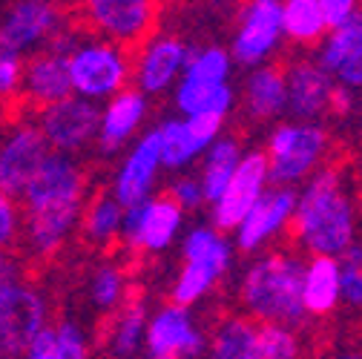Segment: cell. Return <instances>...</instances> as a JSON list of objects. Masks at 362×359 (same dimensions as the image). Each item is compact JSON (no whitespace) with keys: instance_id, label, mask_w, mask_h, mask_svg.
<instances>
[{"instance_id":"cell-1","label":"cell","mask_w":362,"mask_h":359,"mask_svg":"<svg viewBox=\"0 0 362 359\" xmlns=\"http://www.w3.org/2000/svg\"><path fill=\"white\" fill-rule=\"evenodd\" d=\"M305 267L299 259L270 253L247 267L242 302L264 325H299L305 319Z\"/></svg>"},{"instance_id":"cell-2","label":"cell","mask_w":362,"mask_h":359,"mask_svg":"<svg viewBox=\"0 0 362 359\" xmlns=\"http://www.w3.org/2000/svg\"><path fill=\"white\" fill-rule=\"evenodd\" d=\"M296 236L313 256H342L354 247V213L334 170H322L299 196Z\"/></svg>"},{"instance_id":"cell-3","label":"cell","mask_w":362,"mask_h":359,"mask_svg":"<svg viewBox=\"0 0 362 359\" xmlns=\"http://www.w3.org/2000/svg\"><path fill=\"white\" fill-rule=\"evenodd\" d=\"M325 150V129L316 124H282L267 144L270 182L291 184L313 170Z\"/></svg>"},{"instance_id":"cell-4","label":"cell","mask_w":362,"mask_h":359,"mask_svg":"<svg viewBox=\"0 0 362 359\" xmlns=\"http://www.w3.org/2000/svg\"><path fill=\"white\" fill-rule=\"evenodd\" d=\"M43 299L18 282L0 285V336H4V359H18L32 351L43 328Z\"/></svg>"},{"instance_id":"cell-5","label":"cell","mask_w":362,"mask_h":359,"mask_svg":"<svg viewBox=\"0 0 362 359\" xmlns=\"http://www.w3.org/2000/svg\"><path fill=\"white\" fill-rule=\"evenodd\" d=\"M49 155L52 144L40 132V126L18 124L15 129H9L4 150H0V187H4V196H23Z\"/></svg>"},{"instance_id":"cell-6","label":"cell","mask_w":362,"mask_h":359,"mask_svg":"<svg viewBox=\"0 0 362 359\" xmlns=\"http://www.w3.org/2000/svg\"><path fill=\"white\" fill-rule=\"evenodd\" d=\"M270 178V164L267 155L262 153H247L236 170V175L230 178L224 196L216 201L213 210V221L216 230H239L245 218L250 216V210L259 204V199L264 196V182Z\"/></svg>"},{"instance_id":"cell-7","label":"cell","mask_w":362,"mask_h":359,"mask_svg":"<svg viewBox=\"0 0 362 359\" xmlns=\"http://www.w3.org/2000/svg\"><path fill=\"white\" fill-rule=\"evenodd\" d=\"M72 86L86 98H101L118 93L127 78V61L112 43H81V49L69 58Z\"/></svg>"},{"instance_id":"cell-8","label":"cell","mask_w":362,"mask_h":359,"mask_svg":"<svg viewBox=\"0 0 362 359\" xmlns=\"http://www.w3.org/2000/svg\"><path fill=\"white\" fill-rule=\"evenodd\" d=\"M37 126L47 136V141L55 147V153H72L83 147L95 132H101V115L89 101L69 98L64 104H52L47 110H40Z\"/></svg>"},{"instance_id":"cell-9","label":"cell","mask_w":362,"mask_h":359,"mask_svg":"<svg viewBox=\"0 0 362 359\" xmlns=\"http://www.w3.org/2000/svg\"><path fill=\"white\" fill-rule=\"evenodd\" d=\"M58 15L52 4L43 0H15L4 6V20H0V49L21 55L23 49L35 47L37 40L52 37L58 26Z\"/></svg>"},{"instance_id":"cell-10","label":"cell","mask_w":362,"mask_h":359,"mask_svg":"<svg viewBox=\"0 0 362 359\" xmlns=\"http://www.w3.org/2000/svg\"><path fill=\"white\" fill-rule=\"evenodd\" d=\"M285 81H288V110L293 112V118H299V124H308L331 112L337 83L320 64L296 61L288 66Z\"/></svg>"},{"instance_id":"cell-11","label":"cell","mask_w":362,"mask_h":359,"mask_svg":"<svg viewBox=\"0 0 362 359\" xmlns=\"http://www.w3.org/2000/svg\"><path fill=\"white\" fill-rule=\"evenodd\" d=\"M282 32H285V4H276V0H253L245 9L242 29L233 40V52L245 66L259 64L276 47Z\"/></svg>"},{"instance_id":"cell-12","label":"cell","mask_w":362,"mask_h":359,"mask_svg":"<svg viewBox=\"0 0 362 359\" xmlns=\"http://www.w3.org/2000/svg\"><path fill=\"white\" fill-rule=\"evenodd\" d=\"M181 224V207L173 199H153L124 213V239L144 250H161Z\"/></svg>"},{"instance_id":"cell-13","label":"cell","mask_w":362,"mask_h":359,"mask_svg":"<svg viewBox=\"0 0 362 359\" xmlns=\"http://www.w3.org/2000/svg\"><path fill=\"white\" fill-rule=\"evenodd\" d=\"M204 348V336L193 328L185 307H164L147 328V359H187Z\"/></svg>"},{"instance_id":"cell-14","label":"cell","mask_w":362,"mask_h":359,"mask_svg":"<svg viewBox=\"0 0 362 359\" xmlns=\"http://www.w3.org/2000/svg\"><path fill=\"white\" fill-rule=\"evenodd\" d=\"M81 196H83V178L78 164L64 153H52L47 164L40 167V172L32 178V184L26 187L23 207L37 210L64 201H81Z\"/></svg>"},{"instance_id":"cell-15","label":"cell","mask_w":362,"mask_h":359,"mask_svg":"<svg viewBox=\"0 0 362 359\" xmlns=\"http://www.w3.org/2000/svg\"><path fill=\"white\" fill-rule=\"evenodd\" d=\"M89 20L112 40L132 47L150 32L156 20V6L147 0H93Z\"/></svg>"},{"instance_id":"cell-16","label":"cell","mask_w":362,"mask_h":359,"mask_svg":"<svg viewBox=\"0 0 362 359\" xmlns=\"http://www.w3.org/2000/svg\"><path fill=\"white\" fill-rule=\"evenodd\" d=\"M320 66L345 89L362 86V12L322 43Z\"/></svg>"},{"instance_id":"cell-17","label":"cell","mask_w":362,"mask_h":359,"mask_svg":"<svg viewBox=\"0 0 362 359\" xmlns=\"http://www.w3.org/2000/svg\"><path fill=\"white\" fill-rule=\"evenodd\" d=\"M158 164H161V141H158V132H150V136H144L135 144V150L129 153V158L124 161V167L115 178L118 204H124L127 210L144 204Z\"/></svg>"},{"instance_id":"cell-18","label":"cell","mask_w":362,"mask_h":359,"mask_svg":"<svg viewBox=\"0 0 362 359\" xmlns=\"http://www.w3.org/2000/svg\"><path fill=\"white\" fill-rule=\"evenodd\" d=\"M23 89L26 95L47 110L52 104H64L72 98V72H69V58L58 52H40L29 61L23 72Z\"/></svg>"},{"instance_id":"cell-19","label":"cell","mask_w":362,"mask_h":359,"mask_svg":"<svg viewBox=\"0 0 362 359\" xmlns=\"http://www.w3.org/2000/svg\"><path fill=\"white\" fill-rule=\"evenodd\" d=\"M299 199L293 190H274V193H264L259 199V204L250 210V216L245 218V224L239 228V247L256 250L270 233H276L282 224L288 221V216L296 210Z\"/></svg>"},{"instance_id":"cell-20","label":"cell","mask_w":362,"mask_h":359,"mask_svg":"<svg viewBox=\"0 0 362 359\" xmlns=\"http://www.w3.org/2000/svg\"><path fill=\"white\" fill-rule=\"evenodd\" d=\"M190 49L175 37H156L139 61V86L144 93L164 89L181 69L190 64Z\"/></svg>"},{"instance_id":"cell-21","label":"cell","mask_w":362,"mask_h":359,"mask_svg":"<svg viewBox=\"0 0 362 359\" xmlns=\"http://www.w3.org/2000/svg\"><path fill=\"white\" fill-rule=\"evenodd\" d=\"M342 299L339 261L334 256H313L305 267V310L325 317Z\"/></svg>"},{"instance_id":"cell-22","label":"cell","mask_w":362,"mask_h":359,"mask_svg":"<svg viewBox=\"0 0 362 359\" xmlns=\"http://www.w3.org/2000/svg\"><path fill=\"white\" fill-rule=\"evenodd\" d=\"M288 107V81L276 66H262L253 69L245 83V110L264 121L276 118Z\"/></svg>"},{"instance_id":"cell-23","label":"cell","mask_w":362,"mask_h":359,"mask_svg":"<svg viewBox=\"0 0 362 359\" xmlns=\"http://www.w3.org/2000/svg\"><path fill=\"white\" fill-rule=\"evenodd\" d=\"M81 213V201H64V204H49V207H37V210H26V224H29V239L32 247L47 253L55 250L64 236L69 233V228L75 224Z\"/></svg>"},{"instance_id":"cell-24","label":"cell","mask_w":362,"mask_h":359,"mask_svg":"<svg viewBox=\"0 0 362 359\" xmlns=\"http://www.w3.org/2000/svg\"><path fill=\"white\" fill-rule=\"evenodd\" d=\"M144 118V98L141 93H118L110 107L101 115V147L104 150H115L118 144H124L129 139V132L139 126V121Z\"/></svg>"},{"instance_id":"cell-25","label":"cell","mask_w":362,"mask_h":359,"mask_svg":"<svg viewBox=\"0 0 362 359\" xmlns=\"http://www.w3.org/2000/svg\"><path fill=\"white\" fill-rule=\"evenodd\" d=\"M242 158H239V144L224 139V141H216L207 153V161H204V170H202V187H204V196L207 201H218L228 190L230 178L236 175Z\"/></svg>"},{"instance_id":"cell-26","label":"cell","mask_w":362,"mask_h":359,"mask_svg":"<svg viewBox=\"0 0 362 359\" xmlns=\"http://www.w3.org/2000/svg\"><path fill=\"white\" fill-rule=\"evenodd\" d=\"M213 359H259V328L247 319H224L213 334Z\"/></svg>"},{"instance_id":"cell-27","label":"cell","mask_w":362,"mask_h":359,"mask_svg":"<svg viewBox=\"0 0 362 359\" xmlns=\"http://www.w3.org/2000/svg\"><path fill=\"white\" fill-rule=\"evenodd\" d=\"M322 0H288L285 4V35L299 43H313L328 32Z\"/></svg>"},{"instance_id":"cell-28","label":"cell","mask_w":362,"mask_h":359,"mask_svg":"<svg viewBox=\"0 0 362 359\" xmlns=\"http://www.w3.org/2000/svg\"><path fill=\"white\" fill-rule=\"evenodd\" d=\"M230 101H233V93H230L228 83L224 86H204V83H193V81H181L178 95H175L178 110H185L187 118L199 115V112L224 115L230 110Z\"/></svg>"},{"instance_id":"cell-29","label":"cell","mask_w":362,"mask_h":359,"mask_svg":"<svg viewBox=\"0 0 362 359\" xmlns=\"http://www.w3.org/2000/svg\"><path fill=\"white\" fill-rule=\"evenodd\" d=\"M156 132H158V141H161V164L164 167H181L193 155L202 153L187 121H164Z\"/></svg>"},{"instance_id":"cell-30","label":"cell","mask_w":362,"mask_h":359,"mask_svg":"<svg viewBox=\"0 0 362 359\" xmlns=\"http://www.w3.org/2000/svg\"><path fill=\"white\" fill-rule=\"evenodd\" d=\"M224 273V267L218 264H210V261H187L185 264V273H181V279L175 282V290H173V302L178 307H187L193 305L196 299H202L210 285Z\"/></svg>"},{"instance_id":"cell-31","label":"cell","mask_w":362,"mask_h":359,"mask_svg":"<svg viewBox=\"0 0 362 359\" xmlns=\"http://www.w3.org/2000/svg\"><path fill=\"white\" fill-rule=\"evenodd\" d=\"M147 322H144V305L141 302H129L121 317L115 319V328H112V351L118 356H132L139 351V342L147 339Z\"/></svg>"},{"instance_id":"cell-32","label":"cell","mask_w":362,"mask_h":359,"mask_svg":"<svg viewBox=\"0 0 362 359\" xmlns=\"http://www.w3.org/2000/svg\"><path fill=\"white\" fill-rule=\"evenodd\" d=\"M121 228H124V216H121L118 199H98L89 204L86 218H83V230L89 239L110 242Z\"/></svg>"},{"instance_id":"cell-33","label":"cell","mask_w":362,"mask_h":359,"mask_svg":"<svg viewBox=\"0 0 362 359\" xmlns=\"http://www.w3.org/2000/svg\"><path fill=\"white\" fill-rule=\"evenodd\" d=\"M230 69V58L221 49H204V52H193L190 64L185 69V81L193 83H204V86H224V78H228Z\"/></svg>"},{"instance_id":"cell-34","label":"cell","mask_w":362,"mask_h":359,"mask_svg":"<svg viewBox=\"0 0 362 359\" xmlns=\"http://www.w3.org/2000/svg\"><path fill=\"white\" fill-rule=\"evenodd\" d=\"M185 261H210V264H218V267H228L230 247L218 236V230L199 228L185 242Z\"/></svg>"},{"instance_id":"cell-35","label":"cell","mask_w":362,"mask_h":359,"mask_svg":"<svg viewBox=\"0 0 362 359\" xmlns=\"http://www.w3.org/2000/svg\"><path fill=\"white\" fill-rule=\"evenodd\" d=\"M299 342L293 331L282 325H262L259 328V359H296Z\"/></svg>"},{"instance_id":"cell-36","label":"cell","mask_w":362,"mask_h":359,"mask_svg":"<svg viewBox=\"0 0 362 359\" xmlns=\"http://www.w3.org/2000/svg\"><path fill=\"white\" fill-rule=\"evenodd\" d=\"M339 282L342 302H348L351 307H362V245H354L339 256Z\"/></svg>"},{"instance_id":"cell-37","label":"cell","mask_w":362,"mask_h":359,"mask_svg":"<svg viewBox=\"0 0 362 359\" xmlns=\"http://www.w3.org/2000/svg\"><path fill=\"white\" fill-rule=\"evenodd\" d=\"M121 288H124L121 273L115 271L112 264L101 267V271L95 273V279H93V296H95V302L101 307H112L121 299Z\"/></svg>"},{"instance_id":"cell-38","label":"cell","mask_w":362,"mask_h":359,"mask_svg":"<svg viewBox=\"0 0 362 359\" xmlns=\"http://www.w3.org/2000/svg\"><path fill=\"white\" fill-rule=\"evenodd\" d=\"M58 359H86L83 336L72 322L58 325Z\"/></svg>"},{"instance_id":"cell-39","label":"cell","mask_w":362,"mask_h":359,"mask_svg":"<svg viewBox=\"0 0 362 359\" xmlns=\"http://www.w3.org/2000/svg\"><path fill=\"white\" fill-rule=\"evenodd\" d=\"M221 121H224V115H216V112H199V115H190V118H187L190 132H193V139H196V144H199L202 150L216 139Z\"/></svg>"},{"instance_id":"cell-40","label":"cell","mask_w":362,"mask_h":359,"mask_svg":"<svg viewBox=\"0 0 362 359\" xmlns=\"http://www.w3.org/2000/svg\"><path fill=\"white\" fill-rule=\"evenodd\" d=\"M23 58L21 55H12V52H4L0 55V89L9 95L15 93V86H23Z\"/></svg>"},{"instance_id":"cell-41","label":"cell","mask_w":362,"mask_h":359,"mask_svg":"<svg viewBox=\"0 0 362 359\" xmlns=\"http://www.w3.org/2000/svg\"><path fill=\"white\" fill-rule=\"evenodd\" d=\"M173 201L178 207H199L202 201H207L204 196V187L202 182H196V178H178V182L173 184Z\"/></svg>"},{"instance_id":"cell-42","label":"cell","mask_w":362,"mask_h":359,"mask_svg":"<svg viewBox=\"0 0 362 359\" xmlns=\"http://www.w3.org/2000/svg\"><path fill=\"white\" fill-rule=\"evenodd\" d=\"M322 9H325L331 32L342 29L345 23H351L356 18V4L354 0H322Z\"/></svg>"},{"instance_id":"cell-43","label":"cell","mask_w":362,"mask_h":359,"mask_svg":"<svg viewBox=\"0 0 362 359\" xmlns=\"http://www.w3.org/2000/svg\"><path fill=\"white\" fill-rule=\"evenodd\" d=\"M26 359H58V331H49V328L43 331L32 345V351L26 353Z\"/></svg>"},{"instance_id":"cell-44","label":"cell","mask_w":362,"mask_h":359,"mask_svg":"<svg viewBox=\"0 0 362 359\" xmlns=\"http://www.w3.org/2000/svg\"><path fill=\"white\" fill-rule=\"evenodd\" d=\"M12 233H15V201L4 196V201H0V239H4V245L12 242Z\"/></svg>"},{"instance_id":"cell-45","label":"cell","mask_w":362,"mask_h":359,"mask_svg":"<svg viewBox=\"0 0 362 359\" xmlns=\"http://www.w3.org/2000/svg\"><path fill=\"white\" fill-rule=\"evenodd\" d=\"M334 359H362V351H345V353H337Z\"/></svg>"}]
</instances>
